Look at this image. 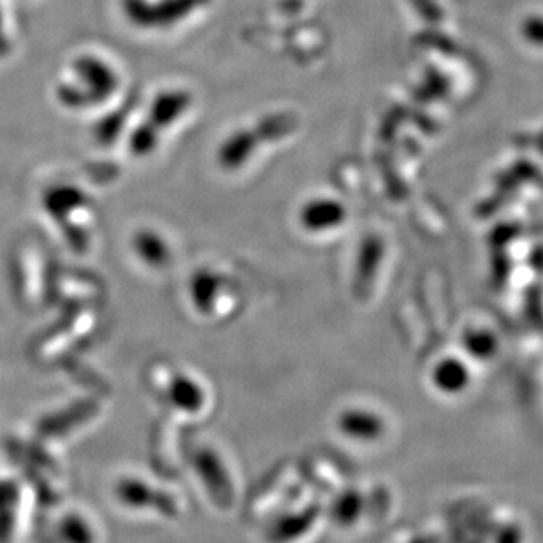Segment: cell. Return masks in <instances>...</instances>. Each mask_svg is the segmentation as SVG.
I'll list each match as a JSON object with an SVG mask.
<instances>
[{"label": "cell", "instance_id": "obj_1", "mask_svg": "<svg viewBox=\"0 0 543 543\" xmlns=\"http://www.w3.org/2000/svg\"><path fill=\"white\" fill-rule=\"evenodd\" d=\"M336 428L341 435L355 443H377L387 435L384 415L364 406H350L341 410L336 417Z\"/></svg>", "mask_w": 543, "mask_h": 543}, {"label": "cell", "instance_id": "obj_2", "mask_svg": "<svg viewBox=\"0 0 543 543\" xmlns=\"http://www.w3.org/2000/svg\"><path fill=\"white\" fill-rule=\"evenodd\" d=\"M470 366L459 357H443L431 370V384L443 396H461L470 387Z\"/></svg>", "mask_w": 543, "mask_h": 543}, {"label": "cell", "instance_id": "obj_3", "mask_svg": "<svg viewBox=\"0 0 543 543\" xmlns=\"http://www.w3.org/2000/svg\"><path fill=\"white\" fill-rule=\"evenodd\" d=\"M464 347L473 357L486 361L498 352V338L487 329H473L464 336Z\"/></svg>", "mask_w": 543, "mask_h": 543}, {"label": "cell", "instance_id": "obj_4", "mask_svg": "<svg viewBox=\"0 0 543 543\" xmlns=\"http://www.w3.org/2000/svg\"><path fill=\"white\" fill-rule=\"evenodd\" d=\"M315 517L310 514L292 515L276 524L275 542L285 543L290 540H297L299 536L305 535L308 529L312 528Z\"/></svg>", "mask_w": 543, "mask_h": 543}, {"label": "cell", "instance_id": "obj_5", "mask_svg": "<svg viewBox=\"0 0 543 543\" xmlns=\"http://www.w3.org/2000/svg\"><path fill=\"white\" fill-rule=\"evenodd\" d=\"M362 512V498L359 494L350 491V493H345L341 498H338V501L334 503L333 515L336 521L343 524V526H350L354 524L359 515Z\"/></svg>", "mask_w": 543, "mask_h": 543}, {"label": "cell", "instance_id": "obj_6", "mask_svg": "<svg viewBox=\"0 0 543 543\" xmlns=\"http://www.w3.org/2000/svg\"><path fill=\"white\" fill-rule=\"evenodd\" d=\"M498 543H522L521 529H505V531H503V535H501V540Z\"/></svg>", "mask_w": 543, "mask_h": 543}]
</instances>
